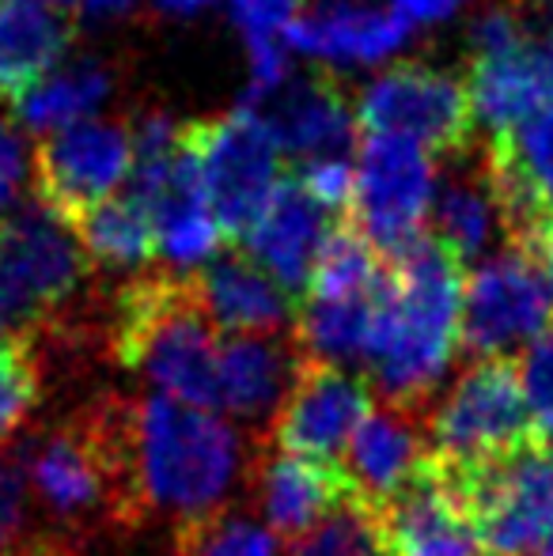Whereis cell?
I'll list each match as a JSON object with an SVG mask.
<instances>
[{"instance_id":"cell-19","label":"cell","mask_w":553,"mask_h":556,"mask_svg":"<svg viewBox=\"0 0 553 556\" xmlns=\"http://www.w3.org/2000/svg\"><path fill=\"white\" fill-rule=\"evenodd\" d=\"M300 371V349L277 337H228L216 356V409L239 420H274Z\"/></svg>"},{"instance_id":"cell-30","label":"cell","mask_w":553,"mask_h":556,"mask_svg":"<svg viewBox=\"0 0 553 556\" xmlns=\"http://www.w3.org/2000/svg\"><path fill=\"white\" fill-rule=\"evenodd\" d=\"M524 367H519V379H524V397L527 409H531V425L539 443L553 446V330L535 341L524 352Z\"/></svg>"},{"instance_id":"cell-29","label":"cell","mask_w":553,"mask_h":556,"mask_svg":"<svg viewBox=\"0 0 553 556\" xmlns=\"http://www.w3.org/2000/svg\"><path fill=\"white\" fill-rule=\"evenodd\" d=\"M292 178L303 186L318 208L334 216V220H349L353 213V193H356V167H349L345 155H326V160H303L292 170Z\"/></svg>"},{"instance_id":"cell-18","label":"cell","mask_w":553,"mask_h":556,"mask_svg":"<svg viewBox=\"0 0 553 556\" xmlns=\"http://www.w3.org/2000/svg\"><path fill=\"white\" fill-rule=\"evenodd\" d=\"M201 307L216 330L231 337H277L288 330L296 303L247 254H221L193 277Z\"/></svg>"},{"instance_id":"cell-1","label":"cell","mask_w":553,"mask_h":556,"mask_svg":"<svg viewBox=\"0 0 553 556\" xmlns=\"http://www.w3.org/2000/svg\"><path fill=\"white\" fill-rule=\"evenodd\" d=\"M463 330V262L432 235L394 257L391 292L368 344V375L387 405L420 413Z\"/></svg>"},{"instance_id":"cell-5","label":"cell","mask_w":553,"mask_h":556,"mask_svg":"<svg viewBox=\"0 0 553 556\" xmlns=\"http://www.w3.org/2000/svg\"><path fill=\"white\" fill-rule=\"evenodd\" d=\"M428 451L440 469H470L535 443L516 359H474L428 409Z\"/></svg>"},{"instance_id":"cell-25","label":"cell","mask_w":553,"mask_h":556,"mask_svg":"<svg viewBox=\"0 0 553 556\" xmlns=\"http://www.w3.org/2000/svg\"><path fill=\"white\" fill-rule=\"evenodd\" d=\"M73 231L80 235L84 254L111 269H137L155 257L152 216L134 193H118V198L96 205Z\"/></svg>"},{"instance_id":"cell-32","label":"cell","mask_w":553,"mask_h":556,"mask_svg":"<svg viewBox=\"0 0 553 556\" xmlns=\"http://www.w3.org/2000/svg\"><path fill=\"white\" fill-rule=\"evenodd\" d=\"M243 38H277L292 20H300L303 0H228Z\"/></svg>"},{"instance_id":"cell-2","label":"cell","mask_w":553,"mask_h":556,"mask_svg":"<svg viewBox=\"0 0 553 556\" xmlns=\"http://www.w3.org/2000/svg\"><path fill=\"white\" fill-rule=\"evenodd\" d=\"M247 469L239 432L213 409L148 394L129 402V473L137 515H171L190 527L224 511Z\"/></svg>"},{"instance_id":"cell-39","label":"cell","mask_w":553,"mask_h":556,"mask_svg":"<svg viewBox=\"0 0 553 556\" xmlns=\"http://www.w3.org/2000/svg\"><path fill=\"white\" fill-rule=\"evenodd\" d=\"M323 8H364V0H323Z\"/></svg>"},{"instance_id":"cell-10","label":"cell","mask_w":553,"mask_h":556,"mask_svg":"<svg viewBox=\"0 0 553 556\" xmlns=\"http://www.w3.org/2000/svg\"><path fill=\"white\" fill-rule=\"evenodd\" d=\"M436 175L420 148L391 137H364L349 224L387 257H402L425 239Z\"/></svg>"},{"instance_id":"cell-16","label":"cell","mask_w":553,"mask_h":556,"mask_svg":"<svg viewBox=\"0 0 553 556\" xmlns=\"http://www.w3.org/2000/svg\"><path fill=\"white\" fill-rule=\"evenodd\" d=\"M254 489H259L269 534H280L285 542L303 538L356 500L341 466L285 451L266 454L262 466H254Z\"/></svg>"},{"instance_id":"cell-14","label":"cell","mask_w":553,"mask_h":556,"mask_svg":"<svg viewBox=\"0 0 553 556\" xmlns=\"http://www.w3.org/2000/svg\"><path fill=\"white\" fill-rule=\"evenodd\" d=\"M338 224L345 220H334L326 208H318L303 193V186L288 175L269 193L266 208L259 213V220L251 224V231L243 235L239 247L288 295H303L311 273H315L318 254H323L326 239H330Z\"/></svg>"},{"instance_id":"cell-24","label":"cell","mask_w":553,"mask_h":556,"mask_svg":"<svg viewBox=\"0 0 553 556\" xmlns=\"http://www.w3.org/2000/svg\"><path fill=\"white\" fill-rule=\"evenodd\" d=\"M111 88H114L111 68L91 58H80V61H73V65L53 68V73L46 76L42 84H35L12 111H15V122L27 132L53 137V132L88 122V117L106 103Z\"/></svg>"},{"instance_id":"cell-21","label":"cell","mask_w":553,"mask_h":556,"mask_svg":"<svg viewBox=\"0 0 553 556\" xmlns=\"http://www.w3.org/2000/svg\"><path fill=\"white\" fill-rule=\"evenodd\" d=\"M410 38V23L394 8H318L285 27V46L303 58L326 61H384Z\"/></svg>"},{"instance_id":"cell-20","label":"cell","mask_w":553,"mask_h":556,"mask_svg":"<svg viewBox=\"0 0 553 556\" xmlns=\"http://www.w3.org/2000/svg\"><path fill=\"white\" fill-rule=\"evenodd\" d=\"M274 129L280 152L303 160H326L349 148L356 125V106L349 88L334 73H307L285 84L274 96V114H262Z\"/></svg>"},{"instance_id":"cell-15","label":"cell","mask_w":553,"mask_h":556,"mask_svg":"<svg viewBox=\"0 0 553 556\" xmlns=\"http://www.w3.org/2000/svg\"><path fill=\"white\" fill-rule=\"evenodd\" d=\"M428 466H432V451H428V435L417 413L384 405V409L368 413L364 425L353 432L349 458L341 469L353 484L356 504L379 507L406 492Z\"/></svg>"},{"instance_id":"cell-37","label":"cell","mask_w":553,"mask_h":556,"mask_svg":"<svg viewBox=\"0 0 553 556\" xmlns=\"http://www.w3.org/2000/svg\"><path fill=\"white\" fill-rule=\"evenodd\" d=\"M38 4H46V8H53V12H80V0H38Z\"/></svg>"},{"instance_id":"cell-40","label":"cell","mask_w":553,"mask_h":556,"mask_svg":"<svg viewBox=\"0 0 553 556\" xmlns=\"http://www.w3.org/2000/svg\"><path fill=\"white\" fill-rule=\"evenodd\" d=\"M539 556H553V542H550V545H546V549H542Z\"/></svg>"},{"instance_id":"cell-6","label":"cell","mask_w":553,"mask_h":556,"mask_svg":"<svg viewBox=\"0 0 553 556\" xmlns=\"http://www.w3.org/2000/svg\"><path fill=\"white\" fill-rule=\"evenodd\" d=\"M440 473L489 556H539L553 542V446L535 440L508 458Z\"/></svg>"},{"instance_id":"cell-7","label":"cell","mask_w":553,"mask_h":556,"mask_svg":"<svg viewBox=\"0 0 553 556\" xmlns=\"http://www.w3.org/2000/svg\"><path fill=\"white\" fill-rule=\"evenodd\" d=\"M183 140L221 235L243 242L280 182V144L269 122L251 106H239L209 122H183Z\"/></svg>"},{"instance_id":"cell-36","label":"cell","mask_w":553,"mask_h":556,"mask_svg":"<svg viewBox=\"0 0 553 556\" xmlns=\"http://www.w3.org/2000/svg\"><path fill=\"white\" fill-rule=\"evenodd\" d=\"M160 8H167V12H178V15H193L201 12V8H209L213 0H155Z\"/></svg>"},{"instance_id":"cell-8","label":"cell","mask_w":553,"mask_h":556,"mask_svg":"<svg viewBox=\"0 0 553 556\" xmlns=\"http://www.w3.org/2000/svg\"><path fill=\"white\" fill-rule=\"evenodd\" d=\"M364 137H391L425 155L455 160L470 148L474 106L466 80L428 61H402L356 96Z\"/></svg>"},{"instance_id":"cell-31","label":"cell","mask_w":553,"mask_h":556,"mask_svg":"<svg viewBox=\"0 0 553 556\" xmlns=\"http://www.w3.org/2000/svg\"><path fill=\"white\" fill-rule=\"evenodd\" d=\"M30 178H35V155L27 152L23 132L8 117H0V220L20 208Z\"/></svg>"},{"instance_id":"cell-11","label":"cell","mask_w":553,"mask_h":556,"mask_svg":"<svg viewBox=\"0 0 553 556\" xmlns=\"http://www.w3.org/2000/svg\"><path fill=\"white\" fill-rule=\"evenodd\" d=\"M134 175V129L118 122H80L42 137L35 152V201L76 227L103 201L118 198Z\"/></svg>"},{"instance_id":"cell-9","label":"cell","mask_w":553,"mask_h":556,"mask_svg":"<svg viewBox=\"0 0 553 556\" xmlns=\"http://www.w3.org/2000/svg\"><path fill=\"white\" fill-rule=\"evenodd\" d=\"M553 330V295L531 257L504 250L481 262L463 288L458 344L474 359H512Z\"/></svg>"},{"instance_id":"cell-28","label":"cell","mask_w":553,"mask_h":556,"mask_svg":"<svg viewBox=\"0 0 553 556\" xmlns=\"http://www.w3.org/2000/svg\"><path fill=\"white\" fill-rule=\"evenodd\" d=\"M30 481L20 446H0V556L23 553L30 534Z\"/></svg>"},{"instance_id":"cell-17","label":"cell","mask_w":553,"mask_h":556,"mask_svg":"<svg viewBox=\"0 0 553 556\" xmlns=\"http://www.w3.org/2000/svg\"><path fill=\"white\" fill-rule=\"evenodd\" d=\"M470 91L474 122L489 125V132L512 129L531 114L553 106V46L527 42L497 53H470Z\"/></svg>"},{"instance_id":"cell-35","label":"cell","mask_w":553,"mask_h":556,"mask_svg":"<svg viewBox=\"0 0 553 556\" xmlns=\"http://www.w3.org/2000/svg\"><path fill=\"white\" fill-rule=\"evenodd\" d=\"M126 8H134V0H80L84 15H118Z\"/></svg>"},{"instance_id":"cell-27","label":"cell","mask_w":553,"mask_h":556,"mask_svg":"<svg viewBox=\"0 0 553 556\" xmlns=\"http://www.w3.org/2000/svg\"><path fill=\"white\" fill-rule=\"evenodd\" d=\"M285 556H387L379 545L372 519L361 504L341 507L338 515H330L326 522H318L315 530H307L303 538L285 545Z\"/></svg>"},{"instance_id":"cell-4","label":"cell","mask_w":553,"mask_h":556,"mask_svg":"<svg viewBox=\"0 0 553 556\" xmlns=\"http://www.w3.org/2000/svg\"><path fill=\"white\" fill-rule=\"evenodd\" d=\"M91 257L61 216L30 201L0 220V326L30 337L73 311Z\"/></svg>"},{"instance_id":"cell-12","label":"cell","mask_w":553,"mask_h":556,"mask_svg":"<svg viewBox=\"0 0 553 556\" xmlns=\"http://www.w3.org/2000/svg\"><path fill=\"white\" fill-rule=\"evenodd\" d=\"M372 413V390L345 367L300 356V371L274 417V443L285 454L330 462Z\"/></svg>"},{"instance_id":"cell-22","label":"cell","mask_w":553,"mask_h":556,"mask_svg":"<svg viewBox=\"0 0 553 556\" xmlns=\"http://www.w3.org/2000/svg\"><path fill=\"white\" fill-rule=\"evenodd\" d=\"M73 27L38 0H0V99L20 103L35 84L61 68Z\"/></svg>"},{"instance_id":"cell-13","label":"cell","mask_w":553,"mask_h":556,"mask_svg":"<svg viewBox=\"0 0 553 556\" xmlns=\"http://www.w3.org/2000/svg\"><path fill=\"white\" fill-rule=\"evenodd\" d=\"M364 511L387 556H489L478 522L448 489L436 462L406 492Z\"/></svg>"},{"instance_id":"cell-33","label":"cell","mask_w":553,"mask_h":556,"mask_svg":"<svg viewBox=\"0 0 553 556\" xmlns=\"http://www.w3.org/2000/svg\"><path fill=\"white\" fill-rule=\"evenodd\" d=\"M463 0H394V12L406 23H440L458 12Z\"/></svg>"},{"instance_id":"cell-3","label":"cell","mask_w":553,"mask_h":556,"mask_svg":"<svg viewBox=\"0 0 553 556\" xmlns=\"http://www.w3.org/2000/svg\"><path fill=\"white\" fill-rule=\"evenodd\" d=\"M111 349L163 397L216 409L221 344L193 277H144L122 288L111 311Z\"/></svg>"},{"instance_id":"cell-23","label":"cell","mask_w":553,"mask_h":556,"mask_svg":"<svg viewBox=\"0 0 553 556\" xmlns=\"http://www.w3.org/2000/svg\"><path fill=\"white\" fill-rule=\"evenodd\" d=\"M428 224H432V239L443 242L463 265L489 247L501 220H497L493 186H489L481 152L466 148L463 155L448 160V170L436 182Z\"/></svg>"},{"instance_id":"cell-38","label":"cell","mask_w":553,"mask_h":556,"mask_svg":"<svg viewBox=\"0 0 553 556\" xmlns=\"http://www.w3.org/2000/svg\"><path fill=\"white\" fill-rule=\"evenodd\" d=\"M15 341H20V333H12V330H4V326H0V356H4Z\"/></svg>"},{"instance_id":"cell-34","label":"cell","mask_w":553,"mask_h":556,"mask_svg":"<svg viewBox=\"0 0 553 556\" xmlns=\"http://www.w3.org/2000/svg\"><path fill=\"white\" fill-rule=\"evenodd\" d=\"M535 265L542 269V277H546V288H550V295H553V220L542 227V235H539V242H535Z\"/></svg>"},{"instance_id":"cell-26","label":"cell","mask_w":553,"mask_h":556,"mask_svg":"<svg viewBox=\"0 0 553 556\" xmlns=\"http://www.w3.org/2000/svg\"><path fill=\"white\" fill-rule=\"evenodd\" d=\"M175 556H277V542L262 522L216 511L201 522L178 527Z\"/></svg>"}]
</instances>
